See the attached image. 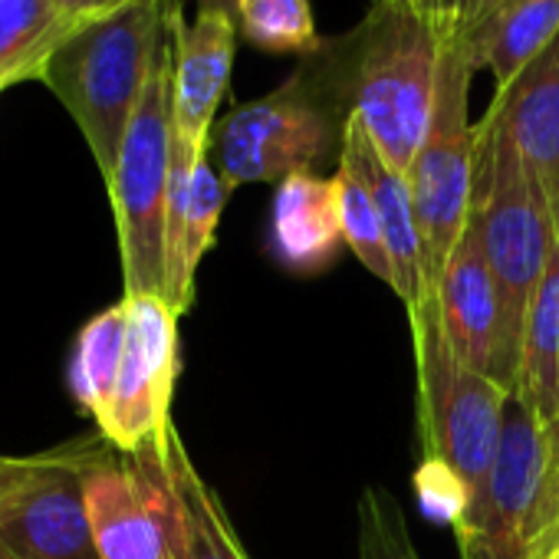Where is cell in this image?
<instances>
[{
	"label": "cell",
	"mask_w": 559,
	"mask_h": 559,
	"mask_svg": "<svg viewBox=\"0 0 559 559\" xmlns=\"http://www.w3.org/2000/svg\"><path fill=\"white\" fill-rule=\"evenodd\" d=\"M513 392L533 405L552 438V451L559 454V234L526 313Z\"/></svg>",
	"instance_id": "18"
},
{
	"label": "cell",
	"mask_w": 559,
	"mask_h": 559,
	"mask_svg": "<svg viewBox=\"0 0 559 559\" xmlns=\"http://www.w3.org/2000/svg\"><path fill=\"white\" fill-rule=\"evenodd\" d=\"M471 224L477 227L500 304L497 382L513 392L526 313L556 247L559 221L493 106L477 122Z\"/></svg>",
	"instance_id": "1"
},
{
	"label": "cell",
	"mask_w": 559,
	"mask_h": 559,
	"mask_svg": "<svg viewBox=\"0 0 559 559\" xmlns=\"http://www.w3.org/2000/svg\"><path fill=\"white\" fill-rule=\"evenodd\" d=\"M349 96L336 40L280 83L273 93L230 109L211 132V162L224 185H280L290 175L343 155Z\"/></svg>",
	"instance_id": "3"
},
{
	"label": "cell",
	"mask_w": 559,
	"mask_h": 559,
	"mask_svg": "<svg viewBox=\"0 0 559 559\" xmlns=\"http://www.w3.org/2000/svg\"><path fill=\"white\" fill-rule=\"evenodd\" d=\"M336 198H340V227H343V240L346 247L362 260V266L379 276L382 284L392 287V260H389V250H385V234H382V224H379V214H376V204L366 191V185L346 168L340 165L336 168Z\"/></svg>",
	"instance_id": "24"
},
{
	"label": "cell",
	"mask_w": 559,
	"mask_h": 559,
	"mask_svg": "<svg viewBox=\"0 0 559 559\" xmlns=\"http://www.w3.org/2000/svg\"><path fill=\"white\" fill-rule=\"evenodd\" d=\"M4 90H8V86H4V83H0V93H4Z\"/></svg>",
	"instance_id": "33"
},
{
	"label": "cell",
	"mask_w": 559,
	"mask_h": 559,
	"mask_svg": "<svg viewBox=\"0 0 559 559\" xmlns=\"http://www.w3.org/2000/svg\"><path fill=\"white\" fill-rule=\"evenodd\" d=\"M559 37V0H516L500 17L467 37L477 70H490L493 93L513 80Z\"/></svg>",
	"instance_id": "20"
},
{
	"label": "cell",
	"mask_w": 559,
	"mask_h": 559,
	"mask_svg": "<svg viewBox=\"0 0 559 559\" xmlns=\"http://www.w3.org/2000/svg\"><path fill=\"white\" fill-rule=\"evenodd\" d=\"M516 4V0H477V11H474V24H471V34L474 31H480L484 24H490L493 17H500L507 8H513ZM467 34V37H471Z\"/></svg>",
	"instance_id": "28"
},
{
	"label": "cell",
	"mask_w": 559,
	"mask_h": 559,
	"mask_svg": "<svg viewBox=\"0 0 559 559\" xmlns=\"http://www.w3.org/2000/svg\"><path fill=\"white\" fill-rule=\"evenodd\" d=\"M67 34L53 0H0V83L40 80L47 57Z\"/></svg>",
	"instance_id": "22"
},
{
	"label": "cell",
	"mask_w": 559,
	"mask_h": 559,
	"mask_svg": "<svg viewBox=\"0 0 559 559\" xmlns=\"http://www.w3.org/2000/svg\"><path fill=\"white\" fill-rule=\"evenodd\" d=\"M230 188L217 175L211 155H204L188 185V198L178 214L165 224V290L162 297L171 304L178 317H185L194 304V276L204 253L214 243L224 204Z\"/></svg>",
	"instance_id": "17"
},
{
	"label": "cell",
	"mask_w": 559,
	"mask_h": 559,
	"mask_svg": "<svg viewBox=\"0 0 559 559\" xmlns=\"http://www.w3.org/2000/svg\"><path fill=\"white\" fill-rule=\"evenodd\" d=\"M198 14H234L237 0H194Z\"/></svg>",
	"instance_id": "30"
},
{
	"label": "cell",
	"mask_w": 559,
	"mask_h": 559,
	"mask_svg": "<svg viewBox=\"0 0 559 559\" xmlns=\"http://www.w3.org/2000/svg\"><path fill=\"white\" fill-rule=\"evenodd\" d=\"M438 320L448 336L451 353L474 372L497 379L500 359V304L497 287L477 237V227L467 217V227L448 257L435 284Z\"/></svg>",
	"instance_id": "13"
},
{
	"label": "cell",
	"mask_w": 559,
	"mask_h": 559,
	"mask_svg": "<svg viewBox=\"0 0 559 559\" xmlns=\"http://www.w3.org/2000/svg\"><path fill=\"white\" fill-rule=\"evenodd\" d=\"M340 165H346L369 191L382 234H385V250L392 260V290L402 297V304L412 310L418 307L431 290L425 276V243H421V227L415 214V198L408 175H399L372 145L369 132L356 116L346 122L343 135V155Z\"/></svg>",
	"instance_id": "14"
},
{
	"label": "cell",
	"mask_w": 559,
	"mask_h": 559,
	"mask_svg": "<svg viewBox=\"0 0 559 559\" xmlns=\"http://www.w3.org/2000/svg\"><path fill=\"white\" fill-rule=\"evenodd\" d=\"M559 221V37L490 103Z\"/></svg>",
	"instance_id": "15"
},
{
	"label": "cell",
	"mask_w": 559,
	"mask_h": 559,
	"mask_svg": "<svg viewBox=\"0 0 559 559\" xmlns=\"http://www.w3.org/2000/svg\"><path fill=\"white\" fill-rule=\"evenodd\" d=\"M162 467L181 516L178 559H250L234 533L230 516L224 513L217 490L198 474L178 428H171L168 435V448L162 451Z\"/></svg>",
	"instance_id": "19"
},
{
	"label": "cell",
	"mask_w": 559,
	"mask_h": 559,
	"mask_svg": "<svg viewBox=\"0 0 559 559\" xmlns=\"http://www.w3.org/2000/svg\"><path fill=\"white\" fill-rule=\"evenodd\" d=\"M418 8L425 14V21L431 24L441 50L451 44L467 40L471 24H474V11H477V0H418Z\"/></svg>",
	"instance_id": "26"
},
{
	"label": "cell",
	"mask_w": 559,
	"mask_h": 559,
	"mask_svg": "<svg viewBox=\"0 0 559 559\" xmlns=\"http://www.w3.org/2000/svg\"><path fill=\"white\" fill-rule=\"evenodd\" d=\"M0 559H8V552H4V549H0Z\"/></svg>",
	"instance_id": "32"
},
{
	"label": "cell",
	"mask_w": 559,
	"mask_h": 559,
	"mask_svg": "<svg viewBox=\"0 0 559 559\" xmlns=\"http://www.w3.org/2000/svg\"><path fill=\"white\" fill-rule=\"evenodd\" d=\"M126 353L112 405L96 428L122 454H162L178 382V313L158 294H122Z\"/></svg>",
	"instance_id": "11"
},
{
	"label": "cell",
	"mask_w": 559,
	"mask_h": 559,
	"mask_svg": "<svg viewBox=\"0 0 559 559\" xmlns=\"http://www.w3.org/2000/svg\"><path fill=\"white\" fill-rule=\"evenodd\" d=\"M474 73L477 67L467 40L441 50L431 126L408 168V185L425 243V276L431 294L471 217L477 158V126L471 122Z\"/></svg>",
	"instance_id": "8"
},
{
	"label": "cell",
	"mask_w": 559,
	"mask_h": 559,
	"mask_svg": "<svg viewBox=\"0 0 559 559\" xmlns=\"http://www.w3.org/2000/svg\"><path fill=\"white\" fill-rule=\"evenodd\" d=\"M359 559H421L405 510L385 487H366L356 507Z\"/></svg>",
	"instance_id": "25"
},
{
	"label": "cell",
	"mask_w": 559,
	"mask_h": 559,
	"mask_svg": "<svg viewBox=\"0 0 559 559\" xmlns=\"http://www.w3.org/2000/svg\"><path fill=\"white\" fill-rule=\"evenodd\" d=\"M175 0H129L119 11L73 27L40 70V83L80 126L109 185L135 106L168 40Z\"/></svg>",
	"instance_id": "2"
},
{
	"label": "cell",
	"mask_w": 559,
	"mask_h": 559,
	"mask_svg": "<svg viewBox=\"0 0 559 559\" xmlns=\"http://www.w3.org/2000/svg\"><path fill=\"white\" fill-rule=\"evenodd\" d=\"M60 17L67 21V27H80L86 21H96V17H106L112 11H119L122 4H129V0H53Z\"/></svg>",
	"instance_id": "27"
},
{
	"label": "cell",
	"mask_w": 559,
	"mask_h": 559,
	"mask_svg": "<svg viewBox=\"0 0 559 559\" xmlns=\"http://www.w3.org/2000/svg\"><path fill=\"white\" fill-rule=\"evenodd\" d=\"M353 116L379 155L408 175L435 112L441 44L418 0H372L369 14L336 37Z\"/></svg>",
	"instance_id": "4"
},
{
	"label": "cell",
	"mask_w": 559,
	"mask_h": 559,
	"mask_svg": "<svg viewBox=\"0 0 559 559\" xmlns=\"http://www.w3.org/2000/svg\"><path fill=\"white\" fill-rule=\"evenodd\" d=\"M171 73L175 44L171 27L162 44L145 93L129 122L119 165L109 188L122 294H158L165 290V221H168V181H171Z\"/></svg>",
	"instance_id": "7"
},
{
	"label": "cell",
	"mask_w": 559,
	"mask_h": 559,
	"mask_svg": "<svg viewBox=\"0 0 559 559\" xmlns=\"http://www.w3.org/2000/svg\"><path fill=\"white\" fill-rule=\"evenodd\" d=\"M543 559H559V543H556V546H552V549H549V552H546Z\"/></svg>",
	"instance_id": "31"
},
{
	"label": "cell",
	"mask_w": 559,
	"mask_h": 559,
	"mask_svg": "<svg viewBox=\"0 0 559 559\" xmlns=\"http://www.w3.org/2000/svg\"><path fill=\"white\" fill-rule=\"evenodd\" d=\"M451 530L461 559H543L559 543V457L523 395H507L487 484Z\"/></svg>",
	"instance_id": "5"
},
{
	"label": "cell",
	"mask_w": 559,
	"mask_h": 559,
	"mask_svg": "<svg viewBox=\"0 0 559 559\" xmlns=\"http://www.w3.org/2000/svg\"><path fill=\"white\" fill-rule=\"evenodd\" d=\"M171 44H175V73H171V158L198 165L211 152L214 112L227 93L234 50H237V21L234 14H198L191 24L181 14V4L168 14Z\"/></svg>",
	"instance_id": "12"
},
{
	"label": "cell",
	"mask_w": 559,
	"mask_h": 559,
	"mask_svg": "<svg viewBox=\"0 0 559 559\" xmlns=\"http://www.w3.org/2000/svg\"><path fill=\"white\" fill-rule=\"evenodd\" d=\"M343 243L336 178L317 171L290 175L276 185L270 214V247L294 273L323 270Z\"/></svg>",
	"instance_id": "16"
},
{
	"label": "cell",
	"mask_w": 559,
	"mask_h": 559,
	"mask_svg": "<svg viewBox=\"0 0 559 559\" xmlns=\"http://www.w3.org/2000/svg\"><path fill=\"white\" fill-rule=\"evenodd\" d=\"M408 323L415 336L421 435L428 444V461L441 464L461 480L471 507L493 467L510 392L497 379L467 369L451 353L438 320L435 294L408 310Z\"/></svg>",
	"instance_id": "6"
},
{
	"label": "cell",
	"mask_w": 559,
	"mask_h": 559,
	"mask_svg": "<svg viewBox=\"0 0 559 559\" xmlns=\"http://www.w3.org/2000/svg\"><path fill=\"white\" fill-rule=\"evenodd\" d=\"M24 471H27V457H4V454H0V497H4L21 480Z\"/></svg>",
	"instance_id": "29"
},
{
	"label": "cell",
	"mask_w": 559,
	"mask_h": 559,
	"mask_svg": "<svg viewBox=\"0 0 559 559\" xmlns=\"http://www.w3.org/2000/svg\"><path fill=\"white\" fill-rule=\"evenodd\" d=\"M83 490L99 559H178L181 516L162 454H122L99 438Z\"/></svg>",
	"instance_id": "9"
},
{
	"label": "cell",
	"mask_w": 559,
	"mask_h": 559,
	"mask_svg": "<svg viewBox=\"0 0 559 559\" xmlns=\"http://www.w3.org/2000/svg\"><path fill=\"white\" fill-rule=\"evenodd\" d=\"M234 21L240 37L263 53L307 60L323 47L310 0H237Z\"/></svg>",
	"instance_id": "23"
},
{
	"label": "cell",
	"mask_w": 559,
	"mask_h": 559,
	"mask_svg": "<svg viewBox=\"0 0 559 559\" xmlns=\"http://www.w3.org/2000/svg\"><path fill=\"white\" fill-rule=\"evenodd\" d=\"M122 353H126V304L119 300L116 307L96 313L80 330L70 359V376H67L76 405L96 421V428L103 425L112 405Z\"/></svg>",
	"instance_id": "21"
},
{
	"label": "cell",
	"mask_w": 559,
	"mask_h": 559,
	"mask_svg": "<svg viewBox=\"0 0 559 559\" xmlns=\"http://www.w3.org/2000/svg\"><path fill=\"white\" fill-rule=\"evenodd\" d=\"M99 438L27 454V471L0 497V549L8 559H99L83 490Z\"/></svg>",
	"instance_id": "10"
}]
</instances>
